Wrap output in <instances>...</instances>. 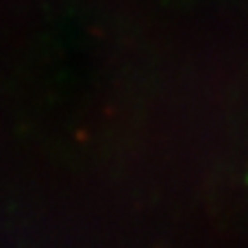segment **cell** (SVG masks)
<instances>
[{
  "instance_id": "6da1fadb",
  "label": "cell",
  "mask_w": 248,
  "mask_h": 248,
  "mask_svg": "<svg viewBox=\"0 0 248 248\" xmlns=\"http://www.w3.org/2000/svg\"><path fill=\"white\" fill-rule=\"evenodd\" d=\"M246 183H248V179H246Z\"/></svg>"
}]
</instances>
